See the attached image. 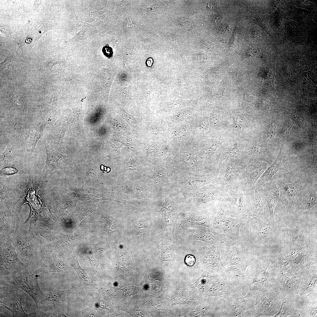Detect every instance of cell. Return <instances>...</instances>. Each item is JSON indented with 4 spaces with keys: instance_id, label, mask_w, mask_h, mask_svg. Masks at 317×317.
I'll list each match as a JSON object with an SVG mask.
<instances>
[{
    "instance_id": "obj_37",
    "label": "cell",
    "mask_w": 317,
    "mask_h": 317,
    "mask_svg": "<svg viewBox=\"0 0 317 317\" xmlns=\"http://www.w3.org/2000/svg\"><path fill=\"white\" fill-rule=\"evenodd\" d=\"M195 257L191 255H188L185 257V261L186 264L188 266H192L195 262Z\"/></svg>"
},
{
    "instance_id": "obj_24",
    "label": "cell",
    "mask_w": 317,
    "mask_h": 317,
    "mask_svg": "<svg viewBox=\"0 0 317 317\" xmlns=\"http://www.w3.org/2000/svg\"><path fill=\"white\" fill-rule=\"evenodd\" d=\"M263 194L269 210L270 223L273 225L276 224L273 212L276 208L278 199L276 197H274L271 194L269 189L263 190Z\"/></svg>"
},
{
    "instance_id": "obj_29",
    "label": "cell",
    "mask_w": 317,
    "mask_h": 317,
    "mask_svg": "<svg viewBox=\"0 0 317 317\" xmlns=\"http://www.w3.org/2000/svg\"><path fill=\"white\" fill-rule=\"evenodd\" d=\"M45 124H42L36 127L32 131L29 140L30 146L35 148L37 142L41 137Z\"/></svg>"
},
{
    "instance_id": "obj_13",
    "label": "cell",
    "mask_w": 317,
    "mask_h": 317,
    "mask_svg": "<svg viewBox=\"0 0 317 317\" xmlns=\"http://www.w3.org/2000/svg\"><path fill=\"white\" fill-rule=\"evenodd\" d=\"M250 264L249 259L226 268L228 281L235 286L242 285V288L250 287L246 275V270Z\"/></svg>"
},
{
    "instance_id": "obj_15",
    "label": "cell",
    "mask_w": 317,
    "mask_h": 317,
    "mask_svg": "<svg viewBox=\"0 0 317 317\" xmlns=\"http://www.w3.org/2000/svg\"><path fill=\"white\" fill-rule=\"evenodd\" d=\"M286 233L291 245H305L311 242V230H301L296 228L289 222L284 223Z\"/></svg>"
},
{
    "instance_id": "obj_18",
    "label": "cell",
    "mask_w": 317,
    "mask_h": 317,
    "mask_svg": "<svg viewBox=\"0 0 317 317\" xmlns=\"http://www.w3.org/2000/svg\"><path fill=\"white\" fill-rule=\"evenodd\" d=\"M303 181L300 179L290 183H286L282 180L278 181L277 184L288 201L293 203L296 202L301 195Z\"/></svg>"
},
{
    "instance_id": "obj_21",
    "label": "cell",
    "mask_w": 317,
    "mask_h": 317,
    "mask_svg": "<svg viewBox=\"0 0 317 317\" xmlns=\"http://www.w3.org/2000/svg\"><path fill=\"white\" fill-rule=\"evenodd\" d=\"M268 166L267 164L262 162L255 161L249 168L248 173L249 186L253 187L257 179L262 174Z\"/></svg>"
},
{
    "instance_id": "obj_38",
    "label": "cell",
    "mask_w": 317,
    "mask_h": 317,
    "mask_svg": "<svg viewBox=\"0 0 317 317\" xmlns=\"http://www.w3.org/2000/svg\"><path fill=\"white\" fill-rule=\"evenodd\" d=\"M238 152V149L237 147H233L228 150L227 152V155L228 156H235L237 155Z\"/></svg>"
},
{
    "instance_id": "obj_5",
    "label": "cell",
    "mask_w": 317,
    "mask_h": 317,
    "mask_svg": "<svg viewBox=\"0 0 317 317\" xmlns=\"http://www.w3.org/2000/svg\"><path fill=\"white\" fill-rule=\"evenodd\" d=\"M218 246L222 262L226 268L242 262L250 257V250L241 238L235 240L227 238Z\"/></svg>"
},
{
    "instance_id": "obj_14",
    "label": "cell",
    "mask_w": 317,
    "mask_h": 317,
    "mask_svg": "<svg viewBox=\"0 0 317 317\" xmlns=\"http://www.w3.org/2000/svg\"><path fill=\"white\" fill-rule=\"evenodd\" d=\"M45 259L41 265L38 268L40 276L51 272H57L65 273L71 269L70 266L59 259L58 258L53 257L51 254H44Z\"/></svg>"
},
{
    "instance_id": "obj_3",
    "label": "cell",
    "mask_w": 317,
    "mask_h": 317,
    "mask_svg": "<svg viewBox=\"0 0 317 317\" xmlns=\"http://www.w3.org/2000/svg\"><path fill=\"white\" fill-rule=\"evenodd\" d=\"M38 268L31 266L23 271L12 272L1 279L27 293L38 308L45 293L38 284V280L40 276L38 273Z\"/></svg>"
},
{
    "instance_id": "obj_40",
    "label": "cell",
    "mask_w": 317,
    "mask_h": 317,
    "mask_svg": "<svg viewBox=\"0 0 317 317\" xmlns=\"http://www.w3.org/2000/svg\"><path fill=\"white\" fill-rule=\"evenodd\" d=\"M103 52L104 54L107 57H110L112 54V50L111 48L109 47H104L103 49Z\"/></svg>"
},
{
    "instance_id": "obj_20",
    "label": "cell",
    "mask_w": 317,
    "mask_h": 317,
    "mask_svg": "<svg viewBox=\"0 0 317 317\" xmlns=\"http://www.w3.org/2000/svg\"><path fill=\"white\" fill-rule=\"evenodd\" d=\"M22 296L17 289L15 288L12 297L11 302L13 305L12 308L2 303H0V305L11 311L13 317H31V314L26 313L23 310L21 302Z\"/></svg>"
},
{
    "instance_id": "obj_31",
    "label": "cell",
    "mask_w": 317,
    "mask_h": 317,
    "mask_svg": "<svg viewBox=\"0 0 317 317\" xmlns=\"http://www.w3.org/2000/svg\"><path fill=\"white\" fill-rule=\"evenodd\" d=\"M31 317L65 316V315L59 311L44 312L38 310L31 313Z\"/></svg>"
},
{
    "instance_id": "obj_17",
    "label": "cell",
    "mask_w": 317,
    "mask_h": 317,
    "mask_svg": "<svg viewBox=\"0 0 317 317\" xmlns=\"http://www.w3.org/2000/svg\"><path fill=\"white\" fill-rule=\"evenodd\" d=\"M70 293L69 289L60 290L50 287L45 293L41 304H53L64 307L67 298Z\"/></svg>"
},
{
    "instance_id": "obj_11",
    "label": "cell",
    "mask_w": 317,
    "mask_h": 317,
    "mask_svg": "<svg viewBox=\"0 0 317 317\" xmlns=\"http://www.w3.org/2000/svg\"><path fill=\"white\" fill-rule=\"evenodd\" d=\"M252 191L250 195L246 199L245 202L249 217H257L267 223H270L266 206L261 196L256 190Z\"/></svg>"
},
{
    "instance_id": "obj_27",
    "label": "cell",
    "mask_w": 317,
    "mask_h": 317,
    "mask_svg": "<svg viewBox=\"0 0 317 317\" xmlns=\"http://www.w3.org/2000/svg\"><path fill=\"white\" fill-rule=\"evenodd\" d=\"M16 154L11 147L8 146L1 157V166L10 165L15 160Z\"/></svg>"
},
{
    "instance_id": "obj_10",
    "label": "cell",
    "mask_w": 317,
    "mask_h": 317,
    "mask_svg": "<svg viewBox=\"0 0 317 317\" xmlns=\"http://www.w3.org/2000/svg\"><path fill=\"white\" fill-rule=\"evenodd\" d=\"M0 238L10 237L16 229L18 217L8 203H0Z\"/></svg>"
},
{
    "instance_id": "obj_23",
    "label": "cell",
    "mask_w": 317,
    "mask_h": 317,
    "mask_svg": "<svg viewBox=\"0 0 317 317\" xmlns=\"http://www.w3.org/2000/svg\"><path fill=\"white\" fill-rule=\"evenodd\" d=\"M65 121L60 119L57 121L53 127L50 136L51 138L62 142L66 129Z\"/></svg>"
},
{
    "instance_id": "obj_1",
    "label": "cell",
    "mask_w": 317,
    "mask_h": 317,
    "mask_svg": "<svg viewBox=\"0 0 317 317\" xmlns=\"http://www.w3.org/2000/svg\"><path fill=\"white\" fill-rule=\"evenodd\" d=\"M48 180L42 176L27 177L22 180L11 201L16 210L20 213L26 203H29L31 207V214L44 212V208L49 209L45 195V188Z\"/></svg>"
},
{
    "instance_id": "obj_19",
    "label": "cell",
    "mask_w": 317,
    "mask_h": 317,
    "mask_svg": "<svg viewBox=\"0 0 317 317\" xmlns=\"http://www.w3.org/2000/svg\"><path fill=\"white\" fill-rule=\"evenodd\" d=\"M316 185L310 187L301 191L297 201L300 209L304 212H309L317 203Z\"/></svg>"
},
{
    "instance_id": "obj_30",
    "label": "cell",
    "mask_w": 317,
    "mask_h": 317,
    "mask_svg": "<svg viewBox=\"0 0 317 317\" xmlns=\"http://www.w3.org/2000/svg\"><path fill=\"white\" fill-rule=\"evenodd\" d=\"M269 149L262 144L256 143L251 148V152L256 156H262L266 154L268 155L269 152Z\"/></svg>"
},
{
    "instance_id": "obj_36",
    "label": "cell",
    "mask_w": 317,
    "mask_h": 317,
    "mask_svg": "<svg viewBox=\"0 0 317 317\" xmlns=\"http://www.w3.org/2000/svg\"><path fill=\"white\" fill-rule=\"evenodd\" d=\"M265 129L267 135L271 137L274 136L275 133V128L273 123H269L267 125Z\"/></svg>"
},
{
    "instance_id": "obj_2",
    "label": "cell",
    "mask_w": 317,
    "mask_h": 317,
    "mask_svg": "<svg viewBox=\"0 0 317 317\" xmlns=\"http://www.w3.org/2000/svg\"><path fill=\"white\" fill-rule=\"evenodd\" d=\"M10 239L22 262L28 267L38 268L41 265L45 255L42 251L43 245L34 232L16 227Z\"/></svg>"
},
{
    "instance_id": "obj_33",
    "label": "cell",
    "mask_w": 317,
    "mask_h": 317,
    "mask_svg": "<svg viewBox=\"0 0 317 317\" xmlns=\"http://www.w3.org/2000/svg\"><path fill=\"white\" fill-rule=\"evenodd\" d=\"M285 124L281 132V137L284 138L290 134L292 130V125L288 121L285 123Z\"/></svg>"
},
{
    "instance_id": "obj_34",
    "label": "cell",
    "mask_w": 317,
    "mask_h": 317,
    "mask_svg": "<svg viewBox=\"0 0 317 317\" xmlns=\"http://www.w3.org/2000/svg\"><path fill=\"white\" fill-rule=\"evenodd\" d=\"M90 261L91 266L94 272L97 273L98 271L97 267L99 265L98 261L95 259L93 256L91 254L86 253Z\"/></svg>"
},
{
    "instance_id": "obj_26",
    "label": "cell",
    "mask_w": 317,
    "mask_h": 317,
    "mask_svg": "<svg viewBox=\"0 0 317 317\" xmlns=\"http://www.w3.org/2000/svg\"><path fill=\"white\" fill-rule=\"evenodd\" d=\"M87 170L86 174L83 181L84 185L86 186H89L103 184L98 180L96 172L93 168H88Z\"/></svg>"
},
{
    "instance_id": "obj_6",
    "label": "cell",
    "mask_w": 317,
    "mask_h": 317,
    "mask_svg": "<svg viewBox=\"0 0 317 317\" xmlns=\"http://www.w3.org/2000/svg\"><path fill=\"white\" fill-rule=\"evenodd\" d=\"M30 216L29 229L36 233L43 245L48 243L53 235L57 232L58 230L57 225L48 217L45 212Z\"/></svg>"
},
{
    "instance_id": "obj_12",
    "label": "cell",
    "mask_w": 317,
    "mask_h": 317,
    "mask_svg": "<svg viewBox=\"0 0 317 317\" xmlns=\"http://www.w3.org/2000/svg\"><path fill=\"white\" fill-rule=\"evenodd\" d=\"M46 154V163L42 176L49 179L52 171L63 168L65 156L52 148L45 141H44Z\"/></svg>"
},
{
    "instance_id": "obj_41",
    "label": "cell",
    "mask_w": 317,
    "mask_h": 317,
    "mask_svg": "<svg viewBox=\"0 0 317 317\" xmlns=\"http://www.w3.org/2000/svg\"><path fill=\"white\" fill-rule=\"evenodd\" d=\"M215 6L214 2L213 1H211L209 2L208 4V8L211 9H212Z\"/></svg>"
},
{
    "instance_id": "obj_9",
    "label": "cell",
    "mask_w": 317,
    "mask_h": 317,
    "mask_svg": "<svg viewBox=\"0 0 317 317\" xmlns=\"http://www.w3.org/2000/svg\"><path fill=\"white\" fill-rule=\"evenodd\" d=\"M235 218L229 217L220 211L217 213L216 223L228 238L237 240L240 239V229L242 224L248 217Z\"/></svg>"
},
{
    "instance_id": "obj_22",
    "label": "cell",
    "mask_w": 317,
    "mask_h": 317,
    "mask_svg": "<svg viewBox=\"0 0 317 317\" xmlns=\"http://www.w3.org/2000/svg\"><path fill=\"white\" fill-rule=\"evenodd\" d=\"M78 253L79 252L76 250L69 259L68 263L74 269L80 279L86 284L88 285L91 283V279L79 265L78 260Z\"/></svg>"
},
{
    "instance_id": "obj_25",
    "label": "cell",
    "mask_w": 317,
    "mask_h": 317,
    "mask_svg": "<svg viewBox=\"0 0 317 317\" xmlns=\"http://www.w3.org/2000/svg\"><path fill=\"white\" fill-rule=\"evenodd\" d=\"M317 158L316 154H313V159L311 164L308 167L303 168L304 173V181L310 184L313 180L314 176L317 174Z\"/></svg>"
},
{
    "instance_id": "obj_32",
    "label": "cell",
    "mask_w": 317,
    "mask_h": 317,
    "mask_svg": "<svg viewBox=\"0 0 317 317\" xmlns=\"http://www.w3.org/2000/svg\"><path fill=\"white\" fill-rule=\"evenodd\" d=\"M18 170L11 167H5L0 171L1 176H6L17 173Z\"/></svg>"
},
{
    "instance_id": "obj_35",
    "label": "cell",
    "mask_w": 317,
    "mask_h": 317,
    "mask_svg": "<svg viewBox=\"0 0 317 317\" xmlns=\"http://www.w3.org/2000/svg\"><path fill=\"white\" fill-rule=\"evenodd\" d=\"M233 120L235 124L238 127H242L246 123L245 118L241 115L235 116Z\"/></svg>"
},
{
    "instance_id": "obj_4",
    "label": "cell",
    "mask_w": 317,
    "mask_h": 317,
    "mask_svg": "<svg viewBox=\"0 0 317 317\" xmlns=\"http://www.w3.org/2000/svg\"><path fill=\"white\" fill-rule=\"evenodd\" d=\"M277 226L276 224L267 223L258 217H249L240 227L241 238L250 250L264 238L276 235Z\"/></svg>"
},
{
    "instance_id": "obj_28",
    "label": "cell",
    "mask_w": 317,
    "mask_h": 317,
    "mask_svg": "<svg viewBox=\"0 0 317 317\" xmlns=\"http://www.w3.org/2000/svg\"><path fill=\"white\" fill-rule=\"evenodd\" d=\"M269 189L280 200L284 208H286L288 206L289 202L283 192L272 181L269 183Z\"/></svg>"
},
{
    "instance_id": "obj_8",
    "label": "cell",
    "mask_w": 317,
    "mask_h": 317,
    "mask_svg": "<svg viewBox=\"0 0 317 317\" xmlns=\"http://www.w3.org/2000/svg\"><path fill=\"white\" fill-rule=\"evenodd\" d=\"M242 286H235L234 299L232 302L230 317H249L252 316L254 309L255 299L252 292L250 291L245 296L242 294Z\"/></svg>"
},
{
    "instance_id": "obj_39",
    "label": "cell",
    "mask_w": 317,
    "mask_h": 317,
    "mask_svg": "<svg viewBox=\"0 0 317 317\" xmlns=\"http://www.w3.org/2000/svg\"><path fill=\"white\" fill-rule=\"evenodd\" d=\"M12 272L6 270L3 267L0 266V279L4 276L11 274Z\"/></svg>"
},
{
    "instance_id": "obj_16",
    "label": "cell",
    "mask_w": 317,
    "mask_h": 317,
    "mask_svg": "<svg viewBox=\"0 0 317 317\" xmlns=\"http://www.w3.org/2000/svg\"><path fill=\"white\" fill-rule=\"evenodd\" d=\"M286 160L282 153L281 149L275 160L260 177L254 189L257 190L265 183L271 181L273 176L279 171L286 170Z\"/></svg>"
},
{
    "instance_id": "obj_7",
    "label": "cell",
    "mask_w": 317,
    "mask_h": 317,
    "mask_svg": "<svg viewBox=\"0 0 317 317\" xmlns=\"http://www.w3.org/2000/svg\"><path fill=\"white\" fill-rule=\"evenodd\" d=\"M10 237L0 240V266L12 272L23 271L28 267L20 260Z\"/></svg>"
}]
</instances>
